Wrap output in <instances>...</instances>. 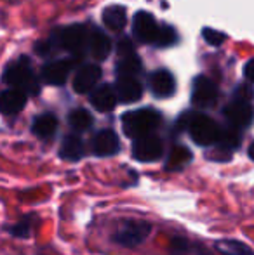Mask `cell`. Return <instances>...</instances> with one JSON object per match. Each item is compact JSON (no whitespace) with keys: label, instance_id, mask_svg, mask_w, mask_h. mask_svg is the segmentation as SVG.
Segmentation results:
<instances>
[{"label":"cell","instance_id":"6da1fadb","mask_svg":"<svg viewBox=\"0 0 254 255\" xmlns=\"http://www.w3.org/2000/svg\"><path fill=\"white\" fill-rule=\"evenodd\" d=\"M160 113L152 108L127 111L122 117V128L127 137L139 139L145 135H152V132L159 127Z\"/></svg>","mask_w":254,"mask_h":255},{"label":"cell","instance_id":"7a4b0ae2","mask_svg":"<svg viewBox=\"0 0 254 255\" xmlns=\"http://www.w3.org/2000/svg\"><path fill=\"white\" fill-rule=\"evenodd\" d=\"M2 78L7 85L24 92V94L35 96V94H38V91H40L37 80H35L33 71L30 70V64H28L26 57H21V59H17V61H12V63L5 68Z\"/></svg>","mask_w":254,"mask_h":255},{"label":"cell","instance_id":"3957f363","mask_svg":"<svg viewBox=\"0 0 254 255\" xmlns=\"http://www.w3.org/2000/svg\"><path fill=\"white\" fill-rule=\"evenodd\" d=\"M188 130L197 144L209 146L218 141L220 125L206 115H193V117H188Z\"/></svg>","mask_w":254,"mask_h":255},{"label":"cell","instance_id":"277c9868","mask_svg":"<svg viewBox=\"0 0 254 255\" xmlns=\"http://www.w3.org/2000/svg\"><path fill=\"white\" fill-rule=\"evenodd\" d=\"M218 101V87L213 80L207 77H197L193 82V91H192V103L195 108L200 110H207L213 108Z\"/></svg>","mask_w":254,"mask_h":255},{"label":"cell","instance_id":"5b68a950","mask_svg":"<svg viewBox=\"0 0 254 255\" xmlns=\"http://www.w3.org/2000/svg\"><path fill=\"white\" fill-rule=\"evenodd\" d=\"M164 146L162 141L155 135H145V137L134 139L132 144V154L138 161H155L162 156Z\"/></svg>","mask_w":254,"mask_h":255},{"label":"cell","instance_id":"8992f818","mask_svg":"<svg viewBox=\"0 0 254 255\" xmlns=\"http://www.w3.org/2000/svg\"><path fill=\"white\" fill-rule=\"evenodd\" d=\"M58 44L63 49L71 52H80L87 44V30L84 24H70V26L59 30L58 33Z\"/></svg>","mask_w":254,"mask_h":255},{"label":"cell","instance_id":"52a82bcc","mask_svg":"<svg viewBox=\"0 0 254 255\" xmlns=\"http://www.w3.org/2000/svg\"><path fill=\"white\" fill-rule=\"evenodd\" d=\"M225 118L228 120L230 127L234 128H244L249 127L253 122V108L251 103L241 101V99H235L234 103H230L225 108Z\"/></svg>","mask_w":254,"mask_h":255},{"label":"cell","instance_id":"ba28073f","mask_svg":"<svg viewBox=\"0 0 254 255\" xmlns=\"http://www.w3.org/2000/svg\"><path fill=\"white\" fill-rule=\"evenodd\" d=\"M101 80V68L96 64H82L73 77V91L77 94H87Z\"/></svg>","mask_w":254,"mask_h":255},{"label":"cell","instance_id":"9c48e42d","mask_svg":"<svg viewBox=\"0 0 254 255\" xmlns=\"http://www.w3.org/2000/svg\"><path fill=\"white\" fill-rule=\"evenodd\" d=\"M157 24L155 17L152 14L145 12V10H139L136 12L134 19H132V33L143 44H153V38L157 35Z\"/></svg>","mask_w":254,"mask_h":255},{"label":"cell","instance_id":"30bf717a","mask_svg":"<svg viewBox=\"0 0 254 255\" xmlns=\"http://www.w3.org/2000/svg\"><path fill=\"white\" fill-rule=\"evenodd\" d=\"M152 231L148 222H129L115 235V242L124 247H138Z\"/></svg>","mask_w":254,"mask_h":255},{"label":"cell","instance_id":"8fae6325","mask_svg":"<svg viewBox=\"0 0 254 255\" xmlns=\"http://www.w3.org/2000/svg\"><path fill=\"white\" fill-rule=\"evenodd\" d=\"M71 68H73L71 59L52 61V63H47L42 68V78L49 85H63L66 82L68 75H70Z\"/></svg>","mask_w":254,"mask_h":255},{"label":"cell","instance_id":"7c38bea8","mask_svg":"<svg viewBox=\"0 0 254 255\" xmlns=\"http://www.w3.org/2000/svg\"><path fill=\"white\" fill-rule=\"evenodd\" d=\"M117 96V101L120 103H136L141 99L143 96V87L136 78L131 77H119V82H117V87L113 89Z\"/></svg>","mask_w":254,"mask_h":255},{"label":"cell","instance_id":"4fadbf2b","mask_svg":"<svg viewBox=\"0 0 254 255\" xmlns=\"http://www.w3.org/2000/svg\"><path fill=\"white\" fill-rule=\"evenodd\" d=\"M120 142H119V135L115 134L110 128L98 132L92 141V149L98 156H113L115 153H119Z\"/></svg>","mask_w":254,"mask_h":255},{"label":"cell","instance_id":"5bb4252c","mask_svg":"<svg viewBox=\"0 0 254 255\" xmlns=\"http://www.w3.org/2000/svg\"><path fill=\"white\" fill-rule=\"evenodd\" d=\"M150 89L157 98H169L176 91V80L167 70H159L150 78Z\"/></svg>","mask_w":254,"mask_h":255},{"label":"cell","instance_id":"9a60e30c","mask_svg":"<svg viewBox=\"0 0 254 255\" xmlns=\"http://www.w3.org/2000/svg\"><path fill=\"white\" fill-rule=\"evenodd\" d=\"M26 104V94L17 89H7L0 92V113L2 115H16Z\"/></svg>","mask_w":254,"mask_h":255},{"label":"cell","instance_id":"2e32d148","mask_svg":"<svg viewBox=\"0 0 254 255\" xmlns=\"http://www.w3.org/2000/svg\"><path fill=\"white\" fill-rule=\"evenodd\" d=\"M87 45L89 54L98 61L106 59L112 52V42H110L108 35L101 30H92L91 37H87Z\"/></svg>","mask_w":254,"mask_h":255},{"label":"cell","instance_id":"e0dca14e","mask_svg":"<svg viewBox=\"0 0 254 255\" xmlns=\"http://www.w3.org/2000/svg\"><path fill=\"white\" fill-rule=\"evenodd\" d=\"M91 104L98 111H103V113L112 111L117 104V96H115V91H113L112 85L105 84V85H101V87L96 89V91H92Z\"/></svg>","mask_w":254,"mask_h":255},{"label":"cell","instance_id":"ac0fdd59","mask_svg":"<svg viewBox=\"0 0 254 255\" xmlns=\"http://www.w3.org/2000/svg\"><path fill=\"white\" fill-rule=\"evenodd\" d=\"M103 23L108 30L119 31L127 24V12L122 5H110L103 10Z\"/></svg>","mask_w":254,"mask_h":255},{"label":"cell","instance_id":"d6986e66","mask_svg":"<svg viewBox=\"0 0 254 255\" xmlns=\"http://www.w3.org/2000/svg\"><path fill=\"white\" fill-rule=\"evenodd\" d=\"M56 128H58V118H56L52 113L38 115V117L33 120V125H31L33 134L37 135V137H42V139L54 135Z\"/></svg>","mask_w":254,"mask_h":255},{"label":"cell","instance_id":"ffe728a7","mask_svg":"<svg viewBox=\"0 0 254 255\" xmlns=\"http://www.w3.org/2000/svg\"><path fill=\"white\" fill-rule=\"evenodd\" d=\"M59 154H61V158H64V160H68V161L80 160L82 154H84V144H82L80 137H77V135H66V137L63 139Z\"/></svg>","mask_w":254,"mask_h":255},{"label":"cell","instance_id":"44dd1931","mask_svg":"<svg viewBox=\"0 0 254 255\" xmlns=\"http://www.w3.org/2000/svg\"><path fill=\"white\" fill-rule=\"evenodd\" d=\"M218 144L221 149L230 153L232 149H237L241 144V134H239L237 128L228 127V128H220V135H218Z\"/></svg>","mask_w":254,"mask_h":255},{"label":"cell","instance_id":"7402d4cb","mask_svg":"<svg viewBox=\"0 0 254 255\" xmlns=\"http://www.w3.org/2000/svg\"><path fill=\"white\" fill-rule=\"evenodd\" d=\"M117 73L119 77H131L136 78V75L141 73V59H139L136 54L126 56L120 59L119 66H117Z\"/></svg>","mask_w":254,"mask_h":255},{"label":"cell","instance_id":"603a6c76","mask_svg":"<svg viewBox=\"0 0 254 255\" xmlns=\"http://www.w3.org/2000/svg\"><path fill=\"white\" fill-rule=\"evenodd\" d=\"M190 160H192L190 149L185 148V146H176V148L171 151L169 158H167L166 168L167 170H178V168L185 167Z\"/></svg>","mask_w":254,"mask_h":255},{"label":"cell","instance_id":"cb8c5ba5","mask_svg":"<svg viewBox=\"0 0 254 255\" xmlns=\"http://www.w3.org/2000/svg\"><path fill=\"white\" fill-rule=\"evenodd\" d=\"M68 124L75 128V130H87L92 125V115L84 108H77V110L70 111L68 115Z\"/></svg>","mask_w":254,"mask_h":255},{"label":"cell","instance_id":"d4e9b609","mask_svg":"<svg viewBox=\"0 0 254 255\" xmlns=\"http://www.w3.org/2000/svg\"><path fill=\"white\" fill-rule=\"evenodd\" d=\"M178 42V33L173 26L169 24H159L157 28V35L153 38V44L157 47H169V45H174Z\"/></svg>","mask_w":254,"mask_h":255},{"label":"cell","instance_id":"484cf974","mask_svg":"<svg viewBox=\"0 0 254 255\" xmlns=\"http://www.w3.org/2000/svg\"><path fill=\"white\" fill-rule=\"evenodd\" d=\"M216 249L225 255H253V250L246 243L235 240H221L216 243Z\"/></svg>","mask_w":254,"mask_h":255},{"label":"cell","instance_id":"4316f807","mask_svg":"<svg viewBox=\"0 0 254 255\" xmlns=\"http://www.w3.org/2000/svg\"><path fill=\"white\" fill-rule=\"evenodd\" d=\"M202 37H204V40H206L209 45H213V47H220V45L227 40V35L221 33V31H218V30H213V28H204Z\"/></svg>","mask_w":254,"mask_h":255},{"label":"cell","instance_id":"83f0119b","mask_svg":"<svg viewBox=\"0 0 254 255\" xmlns=\"http://www.w3.org/2000/svg\"><path fill=\"white\" fill-rule=\"evenodd\" d=\"M171 254L173 255H183L188 252V242L183 238H174L171 242V247H169Z\"/></svg>","mask_w":254,"mask_h":255},{"label":"cell","instance_id":"f1b7e54d","mask_svg":"<svg viewBox=\"0 0 254 255\" xmlns=\"http://www.w3.org/2000/svg\"><path fill=\"white\" fill-rule=\"evenodd\" d=\"M10 235L19 236V238H26V236L30 235V226H28L26 222H19V224L10 228Z\"/></svg>","mask_w":254,"mask_h":255},{"label":"cell","instance_id":"f546056e","mask_svg":"<svg viewBox=\"0 0 254 255\" xmlns=\"http://www.w3.org/2000/svg\"><path fill=\"white\" fill-rule=\"evenodd\" d=\"M119 52H120V56H122V57L134 54V47H132V44H131V40H129V38H124V40H120Z\"/></svg>","mask_w":254,"mask_h":255},{"label":"cell","instance_id":"4dcf8cb0","mask_svg":"<svg viewBox=\"0 0 254 255\" xmlns=\"http://www.w3.org/2000/svg\"><path fill=\"white\" fill-rule=\"evenodd\" d=\"M51 51V45H49V42H40V44H37V52L40 54V56H44V54H49Z\"/></svg>","mask_w":254,"mask_h":255},{"label":"cell","instance_id":"1f68e13d","mask_svg":"<svg viewBox=\"0 0 254 255\" xmlns=\"http://www.w3.org/2000/svg\"><path fill=\"white\" fill-rule=\"evenodd\" d=\"M251 68H253V61H248V64H246V68H244V77L248 78V80H251Z\"/></svg>","mask_w":254,"mask_h":255}]
</instances>
